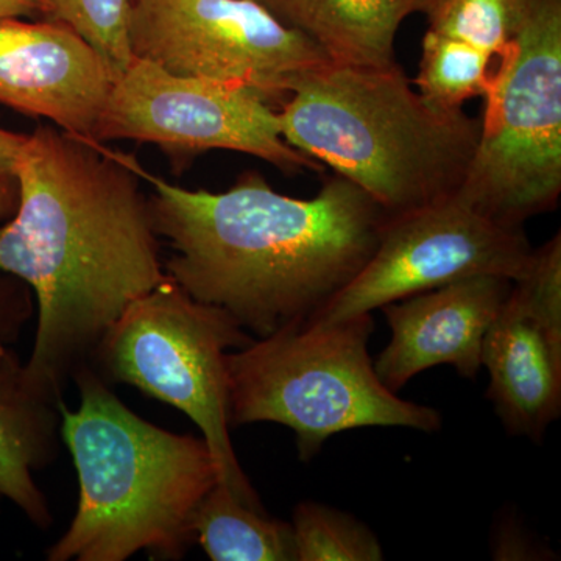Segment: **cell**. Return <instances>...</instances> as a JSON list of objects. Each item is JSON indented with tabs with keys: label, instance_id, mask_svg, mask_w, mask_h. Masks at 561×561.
Segmentation results:
<instances>
[{
	"label": "cell",
	"instance_id": "52a82bcc",
	"mask_svg": "<svg viewBox=\"0 0 561 561\" xmlns=\"http://www.w3.org/2000/svg\"><path fill=\"white\" fill-rule=\"evenodd\" d=\"M253 337L230 313L194 300L171 278L122 312L91 365L106 382L127 383L190 416L208 443L219 482L264 508L231 442L227 354Z\"/></svg>",
	"mask_w": 561,
	"mask_h": 561
},
{
	"label": "cell",
	"instance_id": "9a60e30c",
	"mask_svg": "<svg viewBox=\"0 0 561 561\" xmlns=\"http://www.w3.org/2000/svg\"><path fill=\"white\" fill-rule=\"evenodd\" d=\"M286 27L300 32L331 62L394 65V43L411 16L408 0H256Z\"/></svg>",
	"mask_w": 561,
	"mask_h": 561
},
{
	"label": "cell",
	"instance_id": "2e32d148",
	"mask_svg": "<svg viewBox=\"0 0 561 561\" xmlns=\"http://www.w3.org/2000/svg\"><path fill=\"white\" fill-rule=\"evenodd\" d=\"M192 531L213 561H297L291 524L243 504L221 482L203 497Z\"/></svg>",
	"mask_w": 561,
	"mask_h": 561
},
{
	"label": "cell",
	"instance_id": "cb8c5ba5",
	"mask_svg": "<svg viewBox=\"0 0 561 561\" xmlns=\"http://www.w3.org/2000/svg\"><path fill=\"white\" fill-rule=\"evenodd\" d=\"M411 13L430 14L443 0H408Z\"/></svg>",
	"mask_w": 561,
	"mask_h": 561
},
{
	"label": "cell",
	"instance_id": "d6986e66",
	"mask_svg": "<svg viewBox=\"0 0 561 561\" xmlns=\"http://www.w3.org/2000/svg\"><path fill=\"white\" fill-rule=\"evenodd\" d=\"M523 0H443L430 14V31L472 44L496 60L507 49Z\"/></svg>",
	"mask_w": 561,
	"mask_h": 561
},
{
	"label": "cell",
	"instance_id": "44dd1931",
	"mask_svg": "<svg viewBox=\"0 0 561 561\" xmlns=\"http://www.w3.org/2000/svg\"><path fill=\"white\" fill-rule=\"evenodd\" d=\"M27 135L0 128V224L10 220L20 203L18 162Z\"/></svg>",
	"mask_w": 561,
	"mask_h": 561
},
{
	"label": "cell",
	"instance_id": "9c48e42d",
	"mask_svg": "<svg viewBox=\"0 0 561 561\" xmlns=\"http://www.w3.org/2000/svg\"><path fill=\"white\" fill-rule=\"evenodd\" d=\"M130 44L168 72L241 84L273 106L298 77L331 62L256 0H133Z\"/></svg>",
	"mask_w": 561,
	"mask_h": 561
},
{
	"label": "cell",
	"instance_id": "3957f363",
	"mask_svg": "<svg viewBox=\"0 0 561 561\" xmlns=\"http://www.w3.org/2000/svg\"><path fill=\"white\" fill-rule=\"evenodd\" d=\"M72 381L80 405L69 411L61 402L60 432L79 476V504L47 560L124 561L140 551L183 559L195 541V512L219 482L208 443L140 419L92 365Z\"/></svg>",
	"mask_w": 561,
	"mask_h": 561
},
{
	"label": "cell",
	"instance_id": "5bb4252c",
	"mask_svg": "<svg viewBox=\"0 0 561 561\" xmlns=\"http://www.w3.org/2000/svg\"><path fill=\"white\" fill-rule=\"evenodd\" d=\"M61 402L31 381L11 348L0 350V496L39 529H49L51 513L33 472L60 451Z\"/></svg>",
	"mask_w": 561,
	"mask_h": 561
},
{
	"label": "cell",
	"instance_id": "603a6c76",
	"mask_svg": "<svg viewBox=\"0 0 561 561\" xmlns=\"http://www.w3.org/2000/svg\"><path fill=\"white\" fill-rule=\"evenodd\" d=\"M47 16L46 0H0V20L25 16Z\"/></svg>",
	"mask_w": 561,
	"mask_h": 561
},
{
	"label": "cell",
	"instance_id": "ba28073f",
	"mask_svg": "<svg viewBox=\"0 0 561 561\" xmlns=\"http://www.w3.org/2000/svg\"><path fill=\"white\" fill-rule=\"evenodd\" d=\"M117 139L154 144L179 165L208 150H231L287 173L324 171L287 144L278 110L260 92L175 76L138 57L114 81L99 124L98 142Z\"/></svg>",
	"mask_w": 561,
	"mask_h": 561
},
{
	"label": "cell",
	"instance_id": "ac0fdd59",
	"mask_svg": "<svg viewBox=\"0 0 561 561\" xmlns=\"http://www.w3.org/2000/svg\"><path fill=\"white\" fill-rule=\"evenodd\" d=\"M297 561H379L378 537L350 513L306 501L291 516Z\"/></svg>",
	"mask_w": 561,
	"mask_h": 561
},
{
	"label": "cell",
	"instance_id": "7a4b0ae2",
	"mask_svg": "<svg viewBox=\"0 0 561 561\" xmlns=\"http://www.w3.org/2000/svg\"><path fill=\"white\" fill-rule=\"evenodd\" d=\"M151 219L165 239L169 278L194 300L230 313L257 339L311 319L370 260L389 219L335 173L316 197L291 198L260 172L219 194L151 175Z\"/></svg>",
	"mask_w": 561,
	"mask_h": 561
},
{
	"label": "cell",
	"instance_id": "7c38bea8",
	"mask_svg": "<svg viewBox=\"0 0 561 561\" xmlns=\"http://www.w3.org/2000/svg\"><path fill=\"white\" fill-rule=\"evenodd\" d=\"M117 72L58 21L0 20V103L98 142ZM101 144V142H99Z\"/></svg>",
	"mask_w": 561,
	"mask_h": 561
},
{
	"label": "cell",
	"instance_id": "8992f818",
	"mask_svg": "<svg viewBox=\"0 0 561 561\" xmlns=\"http://www.w3.org/2000/svg\"><path fill=\"white\" fill-rule=\"evenodd\" d=\"M481 138L457 197L523 228L561 195V0H523L507 49L494 62Z\"/></svg>",
	"mask_w": 561,
	"mask_h": 561
},
{
	"label": "cell",
	"instance_id": "e0dca14e",
	"mask_svg": "<svg viewBox=\"0 0 561 561\" xmlns=\"http://www.w3.org/2000/svg\"><path fill=\"white\" fill-rule=\"evenodd\" d=\"M491 62L496 60L472 44L427 28L413 83L435 108L460 110L470 99L485 95L493 72Z\"/></svg>",
	"mask_w": 561,
	"mask_h": 561
},
{
	"label": "cell",
	"instance_id": "4fadbf2b",
	"mask_svg": "<svg viewBox=\"0 0 561 561\" xmlns=\"http://www.w3.org/2000/svg\"><path fill=\"white\" fill-rule=\"evenodd\" d=\"M512 286L504 276L478 275L383 306L391 337L375 359L383 386L398 393L438 365L474 379L482 370L486 332Z\"/></svg>",
	"mask_w": 561,
	"mask_h": 561
},
{
	"label": "cell",
	"instance_id": "277c9868",
	"mask_svg": "<svg viewBox=\"0 0 561 561\" xmlns=\"http://www.w3.org/2000/svg\"><path fill=\"white\" fill-rule=\"evenodd\" d=\"M284 139L356 184L389 217L453 197L481 138V119L440 110L400 65L323 66L280 105Z\"/></svg>",
	"mask_w": 561,
	"mask_h": 561
},
{
	"label": "cell",
	"instance_id": "7402d4cb",
	"mask_svg": "<svg viewBox=\"0 0 561 561\" xmlns=\"http://www.w3.org/2000/svg\"><path fill=\"white\" fill-rule=\"evenodd\" d=\"M33 306L27 284L0 279V350L18 341L22 328L31 320Z\"/></svg>",
	"mask_w": 561,
	"mask_h": 561
},
{
	"label": "cell",
	"instance_id": "ffe728a7",
	"mask_svg": "<svg viewBox=\"0 0 561 561\" xmlns=\"http://www.w3.org/2000/svg\"><path fill=\"white\" fill-rule=\"evenodd\" d=\"M133 0H46V20L62 22L88 41L117 76L135 58L130 44Z\"/></svg>",
	"mask_w": 561,
	"mask_h": 561
},
{
	"label": "cell",
	"instance_id": "5b68a950",
	"mask_svg": "<svg viewBox=\"0 0 561 561\" xmlns=\"http://www.w3.org/2000/svg\"><path fill=\"white\" fill-rule=\"evenodd\" d=\"M371 313L331 323L305 320L227 354L232 427L278 423L295 432L298 456L313 459L328 438L362 427L437 432L435 409L405 401L376 375Z\"/></svg>",
	"mask_w": 561,
	"mask_h": 561
},
{
	"label": "cell",
	"instance_id": "8fae6325",
	"mask_svg": "<svg viewBox=\"0 0 561 561\" xmlns=\"http://www.w3.org/2000/svg\"><path fill=\"white\" fill-rule=\"evenodd\" d=\"M486 398L515 437L545 440L561 415V234L534 250L486 332Z\"/></svg>",
	"mask_w": 561,
	"mask_h": 561
},
{
	"label": "cell",
	"instance_id": "30bf717a",
	"mask_svg": "<svg viewBox=\"0 0 561 561\" xmlns=\"http://www.w3.org/2000/svg\"><path fill=\"white\" fill-rule=\"evenodd\" d=\"M523 228L505 227L457 197L389 217L360 272L311 321L331 323L478 275L522 278L534 256Z\"/></svg>",
	"mask_w": 561,
	"mask_h": 561
},
{
	"label": "cell",
	"instance_id": "6da1fadb",
	"mask_svg": "<svg viewBox=\"0 0 561 561\" xmlns=\"http://www.w3.org/2000/svg\"><path fill=\"white\" fill-rule=\"evenodd\" d=\"M20 203L0 224V271L38 305L28 378L62 400L133 301L169 278L135 158L39 125L20 162Z\"/></svg>",
	"mask_w": 561,
	"mask_h": 561
}]
</instances>
